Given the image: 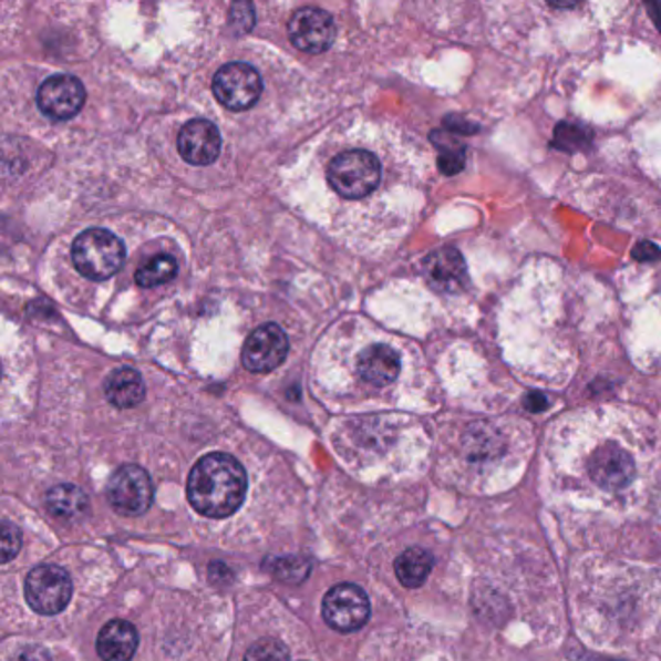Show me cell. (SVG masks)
<instances>
[{
    "instance_id": "9a60e30c",
    "label": "cell",
    "mask_w": 661,
    "mask_h": 661,
    "mask_svg": "<svg viewBox=\"0 0 661 661\" xmlns=\"http://www.w3.org/2000/svg\"><path fill=\"white\" fill-rule=\"evenodd\" d=\"M138 650V632L128 621H111L97 637V653L103 661H131Z\"/></svg>"
},
{
    "instance_id": "5b68a950",
    "label": "cell",
    "mask_w": 661,
    "mask_h": 661,
    "mask_svg": "<svg viewBox=\"0 0 661 661\" xmlns=\"http://www.w3.org/2000/svg\"><path fill=\"white\" fill-rule=\"evenodd\" d=\"M211 90L226 110H250L262 95V79L250 64L229 63L216 72Z\"/></svg>"
},
{
    "instance_id": "ba28073f",
    "label": "cell",
    "mask_w": 661,
    "mask_h": 661,
    "mask_svg": "<svg viewBox=\"0 0 661 661\" xmlns=\"http://www.w3.org/2000/svg\"><path fill=\"white\" fill-rule=\"evenodd\" d=\"M288 351V334L278 324L268 322L247 338L242 348V365L250 373H270L286 361Z\"/></svg>"
},
{
    "instance_id": "cb8c5ba5",
    "label": "cell",
    "mask_w": 661,
    "mask_h": 661,
    "mask_svg": "<svg viewBox=\"0 0 661 661\" xmlns=\"http://www.w3.org/2000/svg\"><path fill=\"white\" fill-rule=\"evenodd\" d=\"M20 545H22L20 529L12 526L10 521H2V562L4 565L17 557Z\"/></svg>"
},
{
    "instance_id": "7402d4cb",
    "label": "cell",
    "mask_w": 661,
    "mask_h": 661,
    "mask_svg": "<svg viewBox=\"0 0 661 661\" xmlns=\"http://www.w3.org/2000/svg\"><path fill=\"white\" fill-rule=\"evenodd\" d=\"M466 164V156H464V148L458 144H451L446 142L441 146V156H438V169L444 175H456V173L464 169Z\"/></svg>"
},
{
    "instance_id": "ffe728a7",
    "label": "cell",
    "mask_w": 661,
    "mask_h": 661,
    "mask_svg": "<svg viewBox=\"0 0 661 661\" xmlns=\"http://www.w3.org/2000/svg\"><path fill=\"white\" fill-rule=\"evenodd\" d=\"M266 567L270 568V572L280 578L281 582L301 583L311 575V562L303 557H281L270 560Z\"/></svg>"
},
{
    "instance_id": "30bf717a",
    "label": "cell",
    "mask_w": 661,
    "mask_h": 661,
    "mask_svg": "<svg viewBox=\"0 0 661 661\" xmlns=\"http://www.w3.org/2000/svg\"><path fill=\"white\" fill-rule=\"evenodd\" d=\"M86 102V90L79 79L71 74H55L41 84L38 105L41 113L53 121H66L79 115Z\"/></svg>"
},
{
    "instance_id": "ac0fdd59",
    "label": "cell",
    "mask_w": 661,
    "mask_h": 661,
    "mask_svg": "<svg viewBox=\"0 0 661 661\" xmlns=\"http://www.w3.org/2000/svg\"><path fill=\"white\" fill-rule=\"evenodd\" d=\"M433 565L435 559L431 552L421 547H412L397 557L394 568H396L397 580L404 583L405 588H420L431 575Z\"/></svg>"
},
{
    "instance_id": "3957f363",
    "label": "cell",
    "mask_w": 661,
    "mask_h": 661,
    "mask_svg": "<svg viewBox=\"0 0 661 661\" xmlns=\"http://www.w3.org/2000/svg\"><path fill=\"white\" fill-rule=\"evenodd\" d=\"M125 245L107 229H87L72 245V260L87 280H107L125 262Z\"/></svg>"
},
{
    "instance_id": "7c38bea8",
    "label": "cell",
    "mask_w": 661,
    "mask_h": 661,
    "mask_svg": "<svg viewBox=\"0 0 661 661\" xmlns=\"http://www.w3.org/2000/svg\"><path fill=\"white\" fill-rule=\"evenodd\" d=\"M588 472L593 483L603 489H624L634 477V459L621 446L607 443L591 454Z\"/></svg>"
},
{
    "instance_id": "e0dca14e",
    "label": "cell",
    "mask_w": 661,
    "mask_h": 661,
    "mask_svg": "<svg viewBox=\"0 0 661 661\" xmlns=\"http://www.w3.org/2000/svg\"><path fill=\"white\" fill-rule=\"evenodd\" d=\"M45 505H48L49 513L59 520H80L90 510V498L76 485L64 483V485H56L49 490Z\"/></svg>"
},
{
    "instance_id": "5bb4252c",
    "label": "cell",
    "mask_w": 661,
    "mask_h": 661,
    "mask_svg": "<svg viewBox=\"0 0 661 661\" xmlns=\"http://www.w3.org/2000/svg\"><path fill=\"white\" fill-rule=\"evenodd\" d=\"M400 369V355L386 343H374L359 353V376L373 386H389L396 381Z\"/></svg>"
},
{
    "instance_id": "7a4b0ae2",
    "label": "cell",
    "mask_w": 661,
    "mask_h": 661,
    "mask_svg": "<svg viewBox=\"0 0 661 661\" xmlns=\"http://www.w3.org/2000/svg\"><path fill=\"white\" fill-rule=\"evenodd\" d=\"M327 177L342 198L361 200L381 185V162L366 149H350L330 162Z\"/></svg>"
},
{
    "instance_id": "8992f818",
    "label": "cell",
    "mask_w": 661,
    "mask_h": 661,
    "mask_svg": "<svg viewBox=\"0 0 661 661\" xmlns=\"http://www.w3.org/2000/svg\"><path fill=\"white\" fill-rule=\"evenodd\" d=\"M111 506L123 516H141L148 510L154 498V485L148 472L141 466L118 467L107 483Z\"/></svg>"
},
{
    "instance_id": "52a82bcc",
    "label": "cell",
    "mask_w": 661,
    "mask_h": 661,
    "mask_svg": "<svg viewBox=\"0 0 661 661\" xmlns=\"http://www.w3.org/2000/svg\"><path fill=\"white\" fill-rule=\"evenodd\" d=\"M324 621L340 632L359 630L371 614V603L365 591L355 583H338L322 601Z\"/></svg>"
},
{
    "instance_id": "2e32d148",
    "label": "cell",
    "mask_w": 661,
    "mask_h": 661,
    "mask_svg": "<svg viewBox=\"0 0 661 661\" xmlns=\"http://www.w3.org/2000/svg\"><path fill=\"white\" fill-rule=\"evenodd\" d=\"M105 396L118 410L136 407L146 396V386L141 373L131 366L117 369L105 382Z\"/></svg>"
},
{
    "instance_id": "44dd1931",
    "label": "cell",
    "mask_w": 661,
    "mask_h": 661,
    "mask_svg": "<svg viewBox=\"0 0 661 661\" xmlns=\"http://www.w3.org/2000/svg\"><path fill=\"white\" fill-rule=\"evenodd\" d=\"M245 661H289L288 648L273 638H265L250 645Z\"/></svg>"
},
{
    "instance_id": "484cf974",
    "label": "cell",
    "mask_w": 661,
    "mask_h": 661,
    "mask_svg": "<svg viewBox=\"0 0 661 661\" xmlns=\"http://www.w3.org/2000/svg\"><path fill=\"white\" fill-rule=\"evenodd\" d=\"M642 247H644L645 250L638 247V249L634 250V258H640V260H652V258L661 257L660 250L655 249L650 242H645Z\"/></svg>"
},
{
    "instance_id": "277c9868",
    "label": "cell",
    "mask_w": 661,
    "mask_h": 661,
    "mask_svg": "<svg viewBox=\"0 0 661 661\" xmlns=\"http://www.w3.org/2000/svg\"><path fill=\"white\" fill-rule=\"evenodd\" d=\"M71 598L72 580L63 567L41 565L25 578V599L35 613H61Z\"/></svg>"
},
{
    "instance_id": "8fae6325",
    "label": "cell",
    "mask_w": 661,
    "mask_h": 661,
    "mask_svg": "<svg viewBox=\"0 0 661 661\" xmlns=\"http://www.w3.org/2000/svg\"><path fill=\"white\" fill-rule=\"evenodd\" d=\"M423 273L431 288L446 296L462 293L469 283L466 260L458 249L452 247H443L427 255L423 260Z\"/></svg>"
},
{
    "instance_id": "4fadbf2b",
    "label": "cell",
    "mask_w": 661,
    "mask_h": 661,
    "mask_svg": "<svg viewBox=\"0 0 661 661\" xmlns=\"http://www.w3.org/2000/svg\"><path fill=\"white\" fill-rule=\"evenodd\" d=\"M177 146L183 159L190 165L214 164L221 149L218 126L206 118H195L180 128Z\"/></svg>"
},
{
    "instance_id": "6da1fadb",
    "label": "cell",
    "mask_w": 661,
    "mask_h": 661,
    "mask_svg": "<svg viewBox=\"0 0 661 661\" xmlns=\"http://www.w3.org/2000/svg\"><path fill=\"white\" fill-rule=\"evenodd\" d=\"M247 472L239 459L214 452L196 462L188 475L190 505L208 518H227L247 497Z\"/></svg>"
},
{
    "instance_id": "603a6c76",
    "label": "cell",
    "mask_w": 661,
    "mask_h": 661,
    "mask_svg": "<svg viewBox=\"0 0 661 661\" xmlns=\"http://www.w3.org/2000/svg\"><path fill=\"white\" fill-rule=\"evenodd\" d=\"M255 22H257L255 7L249 2H237L229 10V28L239 35L250 32L255 28Z\"/></svg>"
},
{
    "instance_id": "d4e9b609",
    "label": "cell",
    "mask_w": 661,
    "mask_h": 661,
    "mask_svg": "<svg viewBox=\"0 0 661 661\" xmlns=\"http://www.w3.org/2000/svg\"><path fill=\"white\" fill-rule=\"evenodd\" d=\"M17 661H53L49 655L48 650H43L41 645H30L25 648L24 652L18 655Z\"/></svg>"
},
{
    "instance_id": "9c48e42d",
    "label": "cell",
    "mask_w": 661,
    "mask_h": 661,
    "mask_svg": "<svg viewBox=\"0 0 661 661\" xmlns=\"http://www.w3.org/2000/svg\"><path fill=\"white\" fill-rule=\"evenodd\" d=\"M289 40L303 53L319 55L324 53L335 40V24L332 17L324 10L304 9L297 10L288 24Z\"/></svg>"
},
{
    "instance_id": "d6986e66",
    "label": "cell",
    "mask_w": 661,
    "mask_h": 661,
    "mask_svg": "<svg viewBox=\"0 0 661 661\" xmlns=\"http://www.w3.org/2000/svg\"><path fill=\"white\" fill-rule=\"evenodd\" d=\"M177 272H179V266L175 262V258L169 255H159V257L148 260L136 272V283L144 289L157 288V286H164L167 281H172Z\"/></svg>"
}]
</instances>
